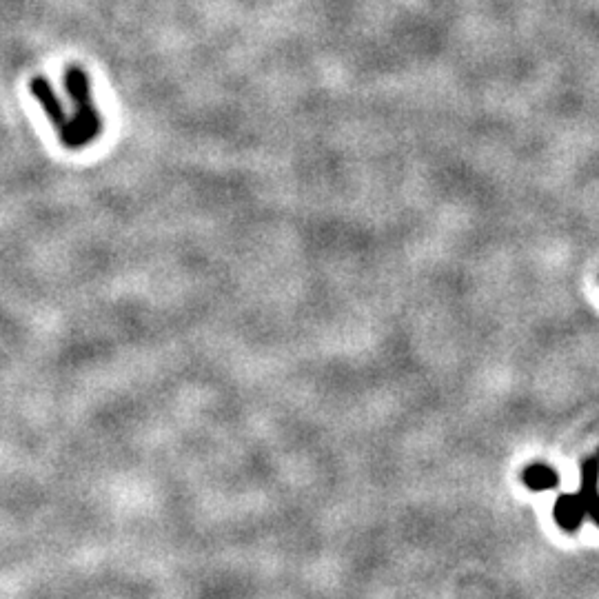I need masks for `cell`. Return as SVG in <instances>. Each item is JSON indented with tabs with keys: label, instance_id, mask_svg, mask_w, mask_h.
Returning a JSON list of instances; mask_svg holds the SVG:
<instances>
[{
	"label": "cell",
	"instance_id": "obj_1",
	"mask_svg": "<svg viewBox=\"0 0 599 599\" xmlns=\"http://www.w3.org/2000/svg\"><path fill=\"white\" fill-rule=\"evenodd\" d=\"M553 515L560 529L568 533L580 529L584 517H593V522L599 526V453L588 458L582 466L580 493L557 497Z\"/></svg>",
	"mask_w": 599,
	"mask_h": 599
},
{
	"label": "cell",
	"instance_id": "obj_2",
	"mask_svg": "<svg viewBox=\"0 0 599 599\" xmlns=\"http://www.w3.org/2000/svg\"><path fill=\"white\" fill-rule=\"evenodd\" d=\"M100 127H103V123H100L98 109L94 100H89V103L76 107V114L67 123V129L60 134V140L69 149H83L98 138Z\"/></svg>",
	"mask_w": 599,
	"mask_h": 599
},
{
	"label": "cell",
	"instance_id": "obj_3",
	"mask_svg": "<svg viewBox=\"0 0 599 599\" xmlns=\"http://www.w3.org/2000/svg\"><path fill=\"white\" fill-rule=\"evenodd\" d=\"M32 94H34V98L38 100V103L43 105L47 118L52 120V125H54V129H56V134H58V136L63 134V131L67 129L69 118H67V114H65L63 105H60V100L56 98L54 87L49 85V80H47L45 76H34V78H32Z\"/></svg>",
	"mask_w": 599,
	"mask_h": 599
},
{
	"label": "cell",
	"instance_id": "obj_4",
	"mask_svg": "<svg viewBox=\"0 0 599 599\" xmlns=\"http://www.w3.org/2000/svg\"><path fill=\"white\" fill-rule=\"evenodd\" d=\"M522 480L535 493L537 491H553L560 486V475H557V471H553L551 466H546V464L526 466L522 473Z\"/></svg>",
	"mask_w": 599,
	"mask_h": 599
},
{
	"label": "cell",
	"instance_id": "obj_5",
	"mask_svg": "<svg viewBox=\"0 0 599 599\" xmlns=\"http://www.w3.org/2000/svg\"><path fill=\"white\" fill-rule=\"evenodd\" d=\"M65 87H67V94L71 98V103H74V107L83 105V103H89V100H91L89 78H87V74L80 67H69L67 69Z\"/></svg>",
	"mask_w": 599,
	"mask_h": 599
}]
</instances>
